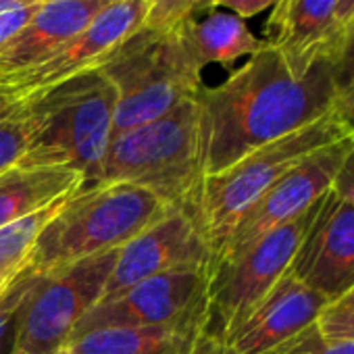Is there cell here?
Wrapping results in <instances>:
<instances>
[{
	"mask_svg": "<svg viewBox=\"0 0 354 354\" xmlns=\"http://www.w3.org/2000/svg\"><path fill=\"white\" fill-rule=\"evenodd\" d=\"M348 136L329 113L319 121L257 148L221 173L205 177L196 217L213 259L230 238L240 217L281 177L310 152ZM213 265V261H211Z\"/></svg>",
	"mask_w": 354,
	"mask_h": 354,
	"instance_id": "8992f818",
	"label": "cell"
},
{
	"mask_svg": "<svg viewBox=\"0 0 354 354\" xmlns=\"http://www.w3.org/2000/svg\"><path fill=\"white\" fill-rule=\"evenodd\" d=\"M337 0H277L267 21L265 42L277 48L296 73H306L331 55Z\"/></svg>",
	"mask_w": 354,
	"mask_h": 354,
	"instance_id": "2e32d148",
	"label": "cell"
},
{
	"mask_svg": "<svg viewBox=\"0 0 354 354\" xmlns=\"http://www.w3.org/2000/svg\"><path fill=\"white\" fill-rule=\"evenodd\" d=\"M205 317L150 327H100L71 337L59 354H196Z\"/></svg>",
	"mask_w": 354,
	"mask_h": 354,
	"instance_id": "e0dca14e",
	"label": "cell"
},
{
	"mask_svg": "<svg viewBox=\"0 0 354 354\" xmlns=\"http://www.w3.org/2000/svg\"><path fill=\"white\" fill-rule=\"evenodd\" d=\"M335 96L329 57L296 73L265 42L227 80L201 86L196 94L207 177L329 115Z\"/></svg>",
	"mask_w": 354,
	"mask_h": 354,
	"instance_id": "6da1fadb",
	"label": "cell"
},
{
	"mask_svg": "<svg viewBox=\"0 0 354 354\" xmlns=\"http://www.w3.org/2000/svg\"><path fill=\"white\" fill-rule=\"evenodd\" d=\"M198 0H144L142 30L148 32H171L184 21L192 19Z\"/></svg>",
	"mask_w": 354,
	"mask_h": 354,
	"instance_id": "7402d4cb",
	"label": "cell"
},
{
	"mask_svg": "<svg viewBox=\"0 0 354 354\" xmlns=\"http://www.w3.org/2000/svg\"><path fill=\"white\" fill-rule=\"evenodd\" d=\"M205 177L198 106L190 98L154 121L115 133L94 184H129L165 207L196 209Z\"/></svg>",
	"mask_w": 354,
	"mask_h": 354,
	"instance_id": "3957f363",
	"label": "cell"
},
{
	"mask_svg": "<svg viewBox=\"0 0 354 354\" xmlns=\"http://www.w3.org/2000/svg\"><path fill=\"white\" fill-rule=\"evenodd\" d=\"M115 0H44L32 19L0 46V77L30 69L86 30Z\"/></svg>",
	"mask_w": 354,
	"mask_h": 354,
	"instance_id": "9a60e30c",
	"label": "cell"
},
{
	"mask_svg": "<svg viewBox=\"0 0 354 354\" xmlns=\"http://www.w3.org/2000/svg\"><path fill=\"white\" fill-rule=\"evenodd\" d=\"M84 184V175L67 167L15 165L3 171L0 173V227L75 194Z\"/></svg>",
	"mask_w": 354,
	"mask_h": 354,
	"instance_id": "ac0fdd59",
	"label": "cell"
},
{
	"mask_svg": "<svg viewBox=\"0 0 354 354\" xmlns=\"http://www.w3.org/2000/svg\"><path fill=\"white\" fill-rule=\"evenodd\" d=\"M331 77L337 94L354 90V15L339 28L331 55Z\"/></svg>",
	"mask_w": 354,
	"mask_h": 354,
	"instance_id": "603a6c76",
	"label": "cell"
},
{
	"mask_svg": "<svg viewBox=\"0 0 354 354\" xmlns=\"http://www.w3.org/2000/svg\"><path fill=\"white\" fill-rule=\"evenodd\" d=\"M329 310H335V313H354V288L350 292H346L342 298H337L335 302L327 304Z\"/></svg>",
	"mask_w": 354,
	"mask_h": 354,
	"instance_id": "f546056e",
	"label": "cell"
},
{
	"mask_svg": "<svg viewBox=\"0 0 354 354\" xmlns=\"http://www.w3.org/2000/svg\"><path fill=\"white\" fill-rule=\"evenodd\" d=\"M313 209L269 232L240 257L211 269L201 346L219 342L267 298V294L290 269L313 217Z\"/></svg>",
	"mask_w": 354,
	"mask_h": 354,
	"instance_id": "52a82bcc",
	"label": "cell"
},
{
	"mask_svg": "<svg viewBox=\"0 0 354 354\" xmlns=\"http://www.w3.org/2000/svg\"><path fill=\"white\" fill-rule=\"evenodd\" d=\"M98 71L117 92L115 133L162 117L177 104L196 98L203 86V69L186 46L182 26L165 34L140 28Z\"/></svg>",
	"mask_w": 354,
	"mask_h": 354,
	"instance_id": "5b68a950",
	"label": "cell"
},
{
	"mask_svg": "<svg viewBox=\"0 0 354 354\" xmlns=\"http://www.w3.org/2000/svg\"><path fill=\"white\" fill-rule=\"evenodd\" d=\"M327 302L288 269L267 298L227 335L196 354H267L317 323Z\"/></svg>",
	"mask_w": 354,
	"mask_h": 354,
	"instance_id": "5bb4252c",
	"label": "cell"
},
{
	"mask_svg": "<svg viewBox=\"0 0 354 354\" xmlns=\"http://www.w3.org/2000/svg\"><path fill=\"white\" fill-rule=\"evenodd\" d=\"M144 19V0H115L86 30L42 63L0 77V104L19 106L50 88L98 69L111 53L136 34Z\"/></svg>",
	"mask_w": 354,
	"mask_h": 354,
	"instance_id": "9c48e42d",
	"label": "cell"
},
{
	"mask_svg": "<svg viewBox=\"0 0 354 354\" xmlns=\"http://www.w3.org/2000/svg\"><path fill=\"white\" fill-rule=\"evenodd\" d=\"M169 207L129 184H84L46 223L32 250V265L53 273L84 259L119 250Z\"/></svg>",
	"mask_w": 354,
	"mask_h": 354,
	"instance_id": "277c9868",
	"label": "cell"
},
{
	"mask_svg": "<svg viewBox=\"0 0 354 354\" xmlns=\"http://www.w3.org/2000/svg\"><path fill=\"white\" fill-rule=\"evenodd\" d=\"M117 92L109 77L94 69L75 75L15 109L28 129V150L19 165L67 167L98 180L113 140Z\"/></svg>",
	"mask_w": 354,
	"mask_h": 354,
	"instance_id": "7a4b0ae2",
	"label": "cell"
},
{
	"mask_svg": "<svg viewBox=\"0 0 354 354\" xmlns=\"http://www.w3.org/2000/svg\"><path fill=\"white\" fill-rule=\"evenodd\" d=\"M350 142L352 138L344 136L310 152L294 169H290L240 217L230 238L213 259L211 269L240 257L269 232L310 211L331 190L333 177L350 148Z\"/></svg>",
	"mask_w": 354,
	"mask_h": 354,
	"instance_id": "30bf717a",
	"label": "cell"
},
{
	"mask_svg": "<svg viewBox=\"0 0 354 354\" xmlns=\"http://www.w3.org/2000/svg\"><path fill=\"white\" fill-rule=\"evenodd\" d=\"M117 250L44 273L26 302L13 354H59L82 317L98 302Z\"/></svg>",
	"mask_w": 354,
	"mask_h": 354,
	"instance_id": "ba28073f",
	"label": "cell"
},
{
	"mask_svg": "<svg viewBox=\"0 0 354 354\" xmlns=\"http://www.w3.org/2000/svg\"><path fill=\"white\" fill-rule=\"evenodd\" d=\"M267 354H354V339L325 337L315 323Z\"/></svg>",
	"mask_w": 354,
	"mask_h": 354,
	"instance_id": "cb8c5ba5",
	"label": "cell"
},
{
	"mask_svg": "<svg viewBox=\"0 0 354 354\" xmlns=\"http://www.w3.org/2000/svg\"><path fill=\"white\" fill-rule=\"evenodd\" d=\"M30 263H32V261H30ZM30 263H28V265H30ZM28 265H24V267H17V269L0 265V292H3V290H5V288H7V286H9V283H11V281H13V279H15V277H17V275H19V273H21L26 267H28Z\"/></svg>",
	"mask_w": 354,
	"mask_h": 354,
	"instance_id": "4dcf8cb0",
	"label": "cell"
},
{
	"mask_svg": "<svg viewBox=\"0 0 354 354\" xmlns=\"http://www.w3.org/2000/svg\"><path fill=\"white\" fill-rule=\"evenodd\" d=\"M290 271L327 304L354 288V205L331 190L315 205Z\"/></svg>",
	"mask_w": 354,
	"mask_h": 354,
	"instance_id": "4fadbf2b",
	"label": "cell"
},
{
	"mask_svg": "<svg viewBox=\"0 0 354 354\" xmlns=\"http://www.w3.org/2000/svg\"><path fill=\"white\" fill-rule=\"evenodd\" d=\"M354 15V0H337L335 5V19H337V32L339 28Z\"/></svg>",
	"mask_w": 354,
	"mask_h": 354,
	"instance_id": "f1b7e54d",
	"label": "cell"
},
{
	"mask_svg": "<svg viewBox=\"0 0 354 354\" xmlns=\"http://www.w3.org/2000/svg\"><path fill=\"white\" fill-rule=\"evenodd\" d=\"M317 327L325 337L354 339V313H335L325 306L317 319Z\"/></svg>",
	"mask_w": 354,
	"mask_h": 354,
	"instance_id": "484cf974",
	"label": "cell"
},
{
	"mask_svg": "<svg viewBox=\"0 0 354 354\" xmlns=\"http://www.w3.org/2000/svg\"><path fill=\"white\" fill-rule=\"evenodd\" d=\"M275 3L277 0H198L194 13L209 11V9H230L240 19H246V17H254L267 9H273Z\"/></svg>",
	"mask_w": 354,
	"mask_h": 354,
	"instance_id": "d4e9b609",
	"label": "cell"
},
{
	"mask_svg": "<svg viewBox=\"0 0 354 354\" xmlns=\"http://www.w3.org/2000/svg\"><path fill=\"white\" fill-rule=\"evenodd\" d=\"M331 192L337 194L339 198H344L346 203L354 205V138H352L350 148H348L346 156L342 158V165L333 177Z\"/></svg>",
	"mask_w": 354,
	"mask_h": 354,
	"instance_id": "4316f807",
	"label": "cell"
},
{
	"mask_svg": "<svg viewBox=\"0 0 354 354\" xmlns=\"http://www.w3.org/2000/svg\"><path fill=\"white\" fill-rule=\"evenodd\" d=\"M28 150V129L15 109L0 104V173L19 165Z\"/></svg>",
	"mask_w": 354,
	"mask_h": 354,
	"instance_id": "44dd1931",
	"label": "cell"
},
{
	"mask_svg": "<svg viewBox=\"0 0 354 354\" xmlns=\"http://www.w3.org/2000/svg\"><path fill=\"white\" fill-rule=\"evenodd\" d=\"M211 261L213 252L198 223L196 209L169 207L150 227L117 250L98 300H106L154 275L211 271Z\"/></svg>",
	"mask_w": 354,
	"mask_h": 354,
	"instance_id": "8fae6325",
	"label": "cell"
},
{
	"mask_svg": "<svg viewBox=\"0 0 354 354\" xmlns=\"http://www.w3.org/2000/svg\"><path fill=\"white\" fill-rule=\"evenodd\" d=\"M209 273V269L162 273L98 300L82 317L71 337L100 327H150L205 317Z\"/></svg>",
	"mask_w": 354,
	"mask_h": 354,
	"instance_id": "7c38bea8",
	"label": "cell"
},
{
	"mask_svg": "<svg viewBox=\"0 0 354 354\" xmlns=\"http://www.w3.org/2000/svg\"><path fill=\"white\" fill-rule=\"evenodd\" d=\"M331 115L342 125V129L354 138V90H348L344 94H337L331 106Z\"/></svg>",
	"mask_w": 354,
	"mask_h": 354,
	"instance_id": "83f0119b",
	"label": "cell"
},
{
	"mask_svg": "<svg viewBox=\"0 0 354 354\" xmlns=\"http://www.w3.org/2000/svg\"><path fill=\"white\" fill-rule=\"evenodd\" d=\"M182 34L196 65H232L242 57H252L265 46V40L257 38L244 19L234 13H213L205 21L188 19L182 24Z\"/></svg>",
	"mask_w": 354,
	"mask_h": 354,
	"instance_id": "d6986e66",
	"label": "cell"
},
{
	"mask_svg": "<svg viewBox=\"0 0 354 354\" xmlns=\"http://www.w3.org/2000/svg\"><path fill=\"white\" fill-rule=\"evenodd\" d=\"M44 273H40L32 263L0 292V354H13L17 342L19 317L30 300L32 292L42 281Z\"/></svg>",
	"mask_w": 354,
	"mask_h": 354,
	"instance_id": "ffe728a7",
	"label": "cell"
}]
</instances>
